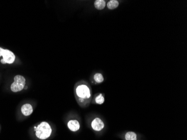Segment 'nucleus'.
Wrapping results in <instances>:
<instances>
[{
  "label": "nucleus",
  "instance_id": "1",
  "mask_svg": "<svg viewBox=\"0 0 187 140\" xmlns=\"http://www.w3.org/2000/svg\"><path fill=\"white\" fill-rule=\"evenodd\" d=\"M52 128L48 123L42 122L35 127V136L40 140H46L51 135Z\"/></svg>",
  "mask_w": 187,
  "mask_h": 140
},
{
  "label": "nucleus",
  "instance_id": "2",
  "mask_svg": "<svg viewBox=\"0 0 187 140\" xmlns=\"http://www.w3.org/2000/svg\"><path fill=\"white\" fill-rule=\"evenodd\" d=\"M75 93L77 97L82 100L90 99L91 97V92L89 86L85 84H80L77 86L75 89Z\"/></svg>",
  "mask_w": 187,
  "mask_h": 140
},
{
  "label": "nucleus",
  "instance_id": "3",
  "mask_svg": "<svg viewBox=\"0 0 187 140\" xmlns=\"http://www.w3.org/2000/svg\"><path fill=\"white\" fill-rule=\"evenodd\" d=\"M26 80L22 76L17 75L14 78V82L11 84V90L12 92H20L24 88Z\"/></svg>",
  "mask_w": 187,
  "mask_h": 140
},
{
  "label": "nucleus",
  "instance_id": "4",
  "mask_svg": "<svg viewBox=\"0 0 187 140\" xmlns=\"http://www.w3.org/2000/svg\"><path fill=\"white\" fill-rule=\"evenodd\" d=\"M2 56L3 59L1 60L2 64H11L14 63L15 59V56L12 52L8 49H4L0 47V57Z\"/></svg>",
  "mask_w": 187,
  "mask_h": 140
},
{
  "label": "nucleus",
  "instance_id": "5",
  "mask_svg": "<svg viewBox=\"0 0 187 140\" xmlns=\"http://www.w3.org/2000/svg\"><path fill=\"white\" fill-rule=\"evenodd\" d=\"M91 127L94 131H101L104 127V123L101 118H96L92 121Z\"/></svg>",
  "mask_w": 187,
  "mask_h": 140
},
{
  "label": "nucleus",
  "instance_id": "6",
  "mask_svg": "<svg viewBox=\"0 0 187 140\" xmlns=\"http://www.w3.org/2000/svg\"><path fill=\"white\" fill-rule=\"evenodd\" d=\"M67 126L72 132L77 131L80 128V123L77 120H70L67 123Z\"/></svg>",
  "mask_w": 187,
  "mask_h": 140
},
{
  "label": "nucleus",
  "instance_id": "7",
  "mask_svg": "<svg viewBox=\"0 0 187 140\" xmlns=\"http://www.w3.org/2000/svg\"><path fill=\"white\" fill-rule=\"evenodd\" d=\"M33 109L32 105L30 104H25L22 107V112L25 116H29L33 113Z\"/></svg>",
  "mask_w": 187,
  "mask_h": 140
},
{
  "label": "nucleus",
  "instance_id": "8",
  "mask_svg": "<svg viewBox=\"0 0 187 140\" xmlns=\"http://www.w3.org/2000/svg\"><path fill=\"white\" fill-rule=\"evenodd\" d=\"M95 8L99 10H101L105 8L106 6V1L104 0H96L94 2Z\"/></svg>",
  "mask_w": 187,
  "mask_h": 140
},
{
  "label": "nucleus",
  "instance_id": "9",
  "mask_svg": "<svg viewBox=\"0 0 187 140\" xmlns=\"http://www.w3.org/2000/svg\"><path fill=\"white\" fill-rule=\"evenodd\" d=\"M119 6V2L117 0H111L109 1L106 4L107 8L110 10H114L117 8Z\"/></svg>",
  "mask_w": 187,
  "mask_h": 140
},
{
  "label": "nucleus",
  "instance_id": "10",
  "mask_svg": "<svg viewBox=\"0 0 187 140\" xmlns=\"http://www.w3.org/2000/svg\"><path fill=\"white\" fill-rule=\"evenodd\" d=\"M126 140H137V135L133 132H128L125 135Z\"/></svg>",
  "mask_w": 187,
  "mask_h": 140
},
{
  "label": "nucleus",
  "instance_id": "11",
  "mask_svg": "<svg viewBox=\"0 0 187 140\" xmlns=\"http://www.w3.org/2000/svg\"><path fill=\"white\" fill-rule=\"evenodd\" d=\"M94 80H95L96 82L99 83V84L103 82L104 80L103 75L101 73H95L94 76Z\"/></svg>",
  "mask_w": 187,
  "mask_h": 140
},
{
  "label": "nucleus",
  "instance_id": "12",
  "mask_svg": "<svg viewBox=\"0 0 187 140\" xmlns=\"http://www.w3.org/2000/svg\"><path fill=\"white\" fill-rule=\"evenodd\" d=\"M104 97L103 96L102 94H100L98 95L96 98H95V102L96 104H102L104 102Z\"/></svg>",
  "mask_w": 187,
  "mask_h": 140
}]
</instances>
